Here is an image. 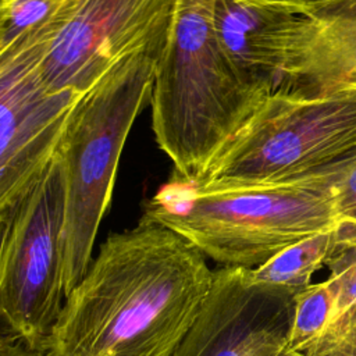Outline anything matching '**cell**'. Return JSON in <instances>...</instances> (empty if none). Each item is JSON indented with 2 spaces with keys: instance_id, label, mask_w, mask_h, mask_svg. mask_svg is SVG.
Listing matches in <instances>:
<instances>
[{
  "instance_id": "obj_16",
  "label": "cell",
  "mask_w": 356,
  "mask_h": 356,
  "mask_svg": "<svg viewBox=\"0 0 356 356\" xmlns=\"http://www.w3.org/2000/svg\"><path fill=\"white\" fill-rule=\"evenodd\" d=\"M299 352L307 356H356V305L337 313Z\"/></svg>"
},
{
  "instance_id": "obj_4",
  "label": "cell",
  "mask_w": 356,
  "mask_h": 356,
  "mask_svg": "<svg viewBox=\"0 0 356 356\" xmlns=\"http://www.w3.org/2000/svg\"><path fill=\"white\" fill-rule=\"evenodd\" d=\"M164 40L114 65L79 99L67 124L58 149L64 172V298L92 263L120 157L136 117L150 99Z\"/></svg>"
},
{
  "instance_id": "obj_1",
  "label": "cell",
  "mask_w": 356,
  "mask_h": 356,
  "mask_svg": "<svg viewBox=\"0 0 356 356\" xmlns=\"http://www.w3.org/2000/svg\"><path fill=\"white\" fill-rule=\"evenodd\" d=\"M206 259L149 220L110 234L65 296L43 356H171L210 289Z\"/></svg>"
},
{
  "instance_id": "obj_17",
  "label": "cell",
  "mask_w": 356,
  "mask_h": 356,
  "mask_svg": "<svg viewBox=\"0 0 356 356\" xmlns=\"http://www.w3.org/2000/svg\"><path fill=\"white\" fill-rule=\"evenodd\" d=\"M331 185L339 221L356 227V153L332 167Z\"/></svg>"
},
{
  "instance_id": "obj_11",
  "label": "cell",
  "mask_w": 356,
  "mask_h": 356,
  "mask_svg": "<svg viewBox=\"0 0 356 356\" xmlns=\"http://www.w3.org/2000/svg\"><path fill=\"white\" fill-rule=\"evenodd\" d=\"M300 14L284 90L327 93L356 88V0H331Z\"/></svg>"
},
{
  "instance_id": "obj_2",
  "label": "cell",
  "mask_w": 356,
  "mask_h": 356,
  "mask_svg": "<svg viewBox=\"0 0 356 356\" xmlns=\"http://www.w3.org/2000/svg\"><path fill=\"white\" fill-rule=\"evenodd\" d=\"M332 167L291 181H189L171 174L142 204L140 218L164 225L207 259L254 268L282 249L337 227Z\"/></svg>"
},
{
  "instance_id": "obj_10",
  "label": "cell",
  "mask_w": 356,
  "mask_h": 356,
  "mask_svg": "<svg viewBox=\"0 0 356 356\" xmlns=\"http://www.w3.org/2000/svg\"><path fill=\"white\" fill-rule=\"evenodd\" d=\"M300 14L270 0H216L220 44L249 92L263 102L286 83Z\"/></svg>"
},
{
  "instance_id": "obj_5",
  "label": "cell",
  "mask_w": 356,
  "mask_h": 356,
  "mask_svg": "<svg viewBox=\"0 0 356 356\" xmlns=\"http://www.w3.org/2000/svg\"><path fill=\"white\" fill-rule=\"evenodd\" d=\"M356 153V88L267 96L202 179L281 182L330 168Z\"/></svg>"
},
{
  "instance_id": "obj_12",
  "label": "cell",
  "mask_w": 356,
  "mask_h": 356,
  "mask_svg": "<svg viewBox=\"0 0 356 356\" xmlns=\"http://www.w3.org/2000/svg\"><path fill=\"white\" fill-rule=\"evenodd\" d=\"M339 238V224L328 231L303 238L263 264L249 268V278L256 284L278 285L298 292L312 284L313 274L325 264Z\"/></svg>"
},
{
  "instance_id": "obj_9",
  "label": "cell",
  "mask_w": 356,
  "mask_h": 356,
  "mask_svg": "<svg viewBox=\"0 0 356 356\" xmlns=\"http://www.w3.org/2000/svg\"><path fill=\"white\" fill-rule=\"evenodd\" d=\"M296 291L249 278L222 266L171 356H278L289 341Z\"/></svg>"
},
{
  "instance_id": "obj_13",
  "label": "cell",
  "mask_w": 356,
  "mask_h": 356,
  "mask_svg": "<svg viewBox=\"0 0 356 356\" xmlns=\"http://www.w3.org/2000/svg\"><path fill=\"white\" fill-rule=\"evenodd\" d=\"M72 0H4L0 8V49L25 35L57 32Z\"/></svg>"
},
{
  "instance_id": "obj_18",
  "label": "cell",
  "mask_w": 356,
  "mask_h": 356,
  "mask_svg": "<svg viewBox=\"0 0 356 356\" xmlns=\"http://www.w3.org/2000/svg\"><path fill=\"white\" fill-rule=\"evenodd\" d=\"M270 1L278 3V4L289 8L291 11H299V10H305V8L318 6V4L328 3L331 0H270Z\"/></svg>"
},
{
  "instance_id": "obj_6",
  "label": "cell",
  "mask_w": 356,
  "mask_h": 356,
  "mask_svg": "<svg viewBox=\"0 0 356 356\" xmlns=\"http://www.w3.org/2000/svg\"><path fill=\"white\" fill-rule=\"evenodd\" d=\"M63 221L57 153L0 217V345L43 352L63 307Z\"/></svg>"
},
{
  "instance_id": "obj_19",
  "label": "cell",
  "mask_w": 356,
  "mask_h": 356,
  "mask_svg": "<svg viewBox=\"0 0 356 356\" xmlns=\"http://www.w3.org/2000/svg\"><path fill=\"white\" fill-rule=\"evenodd\" d=\"M0 356H29L17 348H0Z\"/></svg>"
},
{
  "instance_id": "obj_14",
  "label": "cell",
  "mask_w": 356,
  "mask_h": 356,
  "mask_svg": "<svg viewBox=\"0 0 356 356\" xmlns=\"http://www.w3.org/2000/svg\"><path fill=\"white\" fill-rule=\"evenodd\" d=\"M335 307L337 286L330 277L299 289L295 293L293 320L286 348L302 350L332 320Z\"/></svg>"
},
{
  "instance_id": "obj_21",
  "label": "cell",
  "mask_w": 356,
  "mask_h": 356,
  "mask_svg": "<svg viewBox=\"0 0 356 356\" xmlns=\"http://www.w3.org/2000/svg\"><path fill=\"white\" fill-rule=\"evenodd\" d=\"M3 1H4V0H0V8H1V4H3Z\"/></svg>"
},
{
  "instance_id": "obj_8",
  "label": "cell",
  "mask_w": 356,
  "mask_h": 356,
  "mask_svg": "<svg viewBox=\"0 0 356 356\" xmlns=\"http://www.w3.org/2000/svg\"><path fill=\"white\" fill-rule=\"evenodd\" d=\"M177 0H72L40 75L53 92H89L114 65L165 39Z\"/></svg>"
},
{
  "instance_id": "obj_3",
  "label": "cell",
  "mask_w": 356,
  "mask_h": 356,
  "mask_svg": "<svg viewBox=\"0 0 356 356\" xmlns=\"http://www.w3.org/2000/svg\"><path fill=\"white\" fill-rule=\"evenodd\" d=\"M214 1H175L149 99L156 142L189 181L204 177L260 103L220 44Z\"/></svg>"
},
{
  "instance_id": "obj_15",
  "label": "cell",
  "mask_w": 356,
  "mask_h": 356,
  "mask_svg": "<svg viewBox=\"0 0 356 356\" xmlns=\"http://www.w3.org/2000/svg\"><path fill=\"white\" fill-rule=\"evenodd\" d=\"M339 228L341 238L324 264L337 286L335 314L356 305V227L341 221Z\"/></svg>"
},
{
  "instance_id": "obj_7",
  "label": "cell",
  "mask_w": 356,
  "mask_h": 356,
  "mask_svg": "<svg viewBox=\"0 0 356 356\" xmlns=\"http://www.w3.org/2000/svg\"><path fill=\"white\" fill-rule=\"evenodd\" d=\"M53 38L25 35L0 49V217L58 153L83 96L44 85L40 63Z\"/></svg>"
},
{
  "instance_id": "obj_20",
  "label": "cell",
  "mask_w": 356,
  "mask_h": 356,
  "mask_svg": "<svg viewBox=\"0 0 356 356\" xmlns=\"http://www.w3.org/2000/svg\"><path fill=\"white\" fill-rule=\"evenodd\" d=\"M278 356H307V355H305L303 352H299V350H292L289 348H285Z\"/></svg>"
}]
</instances>
